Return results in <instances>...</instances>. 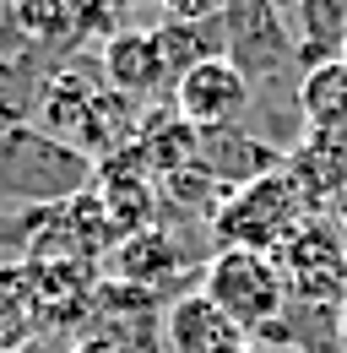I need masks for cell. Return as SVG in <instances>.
Masks as SVG:
<instances>
[{"mask_svg": "<svg viewBox=\"0 0 347 353\" xmlns=\"http://www.w3.org/2000/svg\"><path fill=\"white\" fill-rule=\"evenodd\" d=\"M92 158H82L76 147L43 136L39 125H17L0 136V196L33 201V207H54L71 201L92 185Z\"/></svg>", "mask_w": 347, "mask_h": 353, "instance_id": "obj_1", "label": "cell"}, {"mask_svg": "<svg viewBox=\"0 0 347 353\" xmlns=\"http://www.w3.org/2000/svg\"><path fill=\"white\" fill-rule=\"evenodd\" d=\"M309 218V201L299 196V185L282 174H260L239 190H228L212 212V234L222 250H255V256H271L299 223Z\"/></svg>", "mask_w": 347, "mask_h": 353, "instance_id": "obj_2", "label": "cell"}, {"mask_svg": "<svg viewBox=\"0 0 347 353\" xmlns=\"http://www.w3.org/2000/svg\"><path fill=\"white\" fill-rule=\"evenodd\" d=\"M271 266L282 277L288 305L299 310H337L347 299V239L326 212H309L271 250Z\"/></svg>", "mask_w": 347, "mask_h": 353, "instance_id": "obj_3", "label": "cell"}, {"mask_svg": "<svg viewBox=\"0 0 347 353\" xmlns=\"http://www.w3.org/2000/svg\"><path fill=\"white\" fill-rule=\"evenodd\" d=\"M201 294L222 310V321L239 337L271 332L282 321V310H288V294H282V277H277L271 256H255V250H217L207 261Z\"/></svg>", "mask_w": 347, "mask_h": 353, "instance_id": "obj_4", "label": "cell"}, {"mask_svg": "<svg viewBox=\"0 0 347 353\" xmlns=\"http://www.w3.org/2000/svg\"><path fill=\"white\" fill-rule=\"evenodd\" d=\"M222 33H228V60L250 77V88H255V77L266 82L282 65H299L293 28L271 0H222Z\"/></svg>", "mask_w": 347, "mask_h": 353, "instance_id": "obj_5", "label": "cell"}, {"mask_svg": "<svg viewBox=\"0 0 347 353\" xmlns=\"http://www.w3.org/2000/svg\"><path fill=\"white\" fill-rule=\"evenodd\" d=\"M169 103L190 131H233V125L250 114L255 88H250V77L222 54V60H207V65L185 71V77L174 82Z\"/></svg>", "mask_w": 347, "mask_h": 353, "instance_id": "obj_6", "label": "cell"}, {"mask_svg": "<svg viewBox=\"0 0 347 353\" xmlns=\"http://www.w3.org/2000/svg\"><path fill=\"white\" fill-rule=\"evenodd\" d=\"M98 77L120 98H130V103H152L174 82L152 28H120L114 39H103V49H98Z\"/></svg>", "mask_w": 347, "mask_h": 353, "instance_id": "obj_7", "label": "cell"}, {"mask_svg": "<svg viewBox=\"0 0 347 353\" xmlns=\"http://www.w3.org/2000/svg\"><path fill=\"white\" fill-rule=\"evenodd\" d=\"M282 158H288V147H271V141L250 136L244 125H233V131H196V169L212 185H233L239 190V185H250L260 174H277Z\"/></svg>", "mask_w": 347, "mask_h": 353, "instance_id": "obj_8", "label": "cell"}, {"mask_svg": "<svg viewBox=\"0 0 347 353\" xmlns=\"http://www.w3.org/2000/svg\"><path fill=\"white\" fill-rule=\"evenodd\" d=\"M282 174L299 185L309 212H326L331 196L347 185V131H304L282 158Z\"/></svg>", "mask_w": 347, "mask_h": 353, "instance_id": "obj_9", "label": "cell"}, {"mask_svg": "<svg viewBox=\"0 0 347 353\" xmlns=\"http://www.w3.org/2000/svg\"><path fill=\"white\" fill-rule=\"evenodd\" d=\"M109 88L103 77H92L82 65H54V77H43L39 88V125L43 136H54V141H65V147H76V131L87 125V109L98 103V92Z\"/></svg>", "mask_w": 347, "mask_h": 353, "instance_id": "obj_10", "label": "cell"}, {"mask_svg": "<svg viewBox=\"0 0 347 353\" xmlns=\"http://www.w3.org/2000/svg\"><path fill=\"white\" fill-rule=\"evenodd\" d=\"M158 49L169 60V77L179 82L185 71L207 65V60H222L228 54V33H222V11L217 17H163L158 28Z\"/></svg>", "mask_w": 347, "mask_h": 353, "instance_id": "obj_11", "label": "cell"}, {"mask_svg": "<svg viewBox=\"0 0 347 353\" xmlns=\"http://www.w3.org/2000/svg\"><path fill=\"white\" fill-rule=\"evenodd\" d=\"M239 332L222 321V310L207 299V294H179L163 321V348L169 353H217L228 348Z\"/></svg>", "mask_w": 347, "mask_h": 353, "instance_id": "obj_12", "label": "cell"}, {"mask_svg": "<svg viewBox=\"0 0 347 353\" xmlns=\"http://www.w3.org/2000/svg\"><path fill=\"white\" fill-rule=\"evenodd\" d=\"M293 103L304 114V131H347V60L304 65Z\"/></svg>", "mask_w": 347, "mask_h": 353, "instance_id": "obj_13", "label": "cell"}, {"mask_svg": "<svg viewBox=\"0 0 347 353\" xmlns=\"http://www.w3.org/2000/svg\"><path fill=\"white\" fill-rule=\"evenodd\" d=\"M33 266V294L39 321H76L92 294V266L87 261H28Z\"/></svg>", "mask_w": 347, "mask_h": 353, "instance_id": "obj_14", "label": "cell"}, {"mask_svg": "<svg viewBox=\"0 0 347 353\" xmlns=\"http://www.w3.org/2000/svg\"><path fill=\"white\" fill-rule=\"evenodd\" d=\"M39 294H33V266L6 261L0 266V353H22L39 332Z\"/></svg>", "mask_w": 347, "mask_h": 353, "instance_id": "obj_15", "label": "cell"}, {"mask_svg": "<svg viewBox=\"0 0 347 353\" xmlns=\"http://www.w3.org/2000/svg\"><path fill=\"white\" fill-rule=\"evenodd\" d=\"M299 65H320V60H342L347 44V0H299Z\"/></svg>", "mask_w": 347, "mask_h": 353, "instance_id": "obj_16", "label": "cell"}, {"mask_svg": "<svg viewBox=\"0 0 347 353\" xmlns=\"http://www.w3.org/2000/svg\"><path fill=\"white\" fill-rule=\"evenodd\" d=\"M6 11H11L17 33L33 44L71 39V22H76V0H6Z\"/></svg>", "mask_w": 347, "mask_h": 353, "instance_id": "obj_17", "label": "cell"}, {"mask_svg": "<svg viewBox=\"0 0 347 353\" xmlns=\"http://www.w3.org/2000/svg\"><path fill=\"white\" fill-rule=\"evenodd\" d=\"M125 22H120V6L114 0H76V22H71V39H114Z\"/></svg>", "mask_w": 347, "mask_h": 353, "instance_id": "obj_18", "label": "cell"}, {"mask_svg": "<svg viewBox=\"0 0 347 353\" xmlns=\"http://www.w3.org/2000/svg\"><path fill=\"white\" fill-rule=\"evenodd\" d=\"M337 348L347 353V299H342V305H337Z\"/></svg>", "mask_w": 347, "mask_h": 353, "instance_id": "obj_19", "label": "cell"}, {"mask_svg": "<svg viewBox=\"0 0 347 353\" xmlns=\"http://www.w3.org/2000/svg\"><path fill=\"white\" fill-rule=\"evenodd\" d=\"M217 353H260V348H255V343H244V337H233L228 348H217Z\"/></svg>", "mask_w": 347, "mask_h": 353, "instance_id": "obj_20", "label": "cell"}, {"mask_svg": "<svg viewBox=\"0 0 347 353\" xmlns=\"http://www.w3.org/2000/svg\"><path fill=\"white\" fill-rule=\"evenodd\" d=\"M114 6L125 11V6H163V0H114Z\"/></svg>", "mask_w": 347, "mask_h": 353, "instance_id": "obj_21", "label": "cell"}, {"mask_svg": "<svg viewBox=\"0 0 347 353\" xmlns=\"http://www.w3.org/2000/svg\"><path fill=\"white\" fill-rule=\"evenodd\" d=\"M342 60H347V44H342Z\"/></svg>", "mask_w": 347, "mask_h": 353, "instance_id": "obj_22", "label": "cell"}, {"mask_svg": "<svg viewBox=\"0 0 347 353\" xmlns=\"http://www.w3.org/2000/svg\"><path fill=\"white\" fill-rule=\"evenodd\" d=\"M342 239H347V228H342Z\"/></svg>", "mask_w": 347, "mask_h": 353, "instance_id": "obj_23", "label": "cell"}]
</instances>
